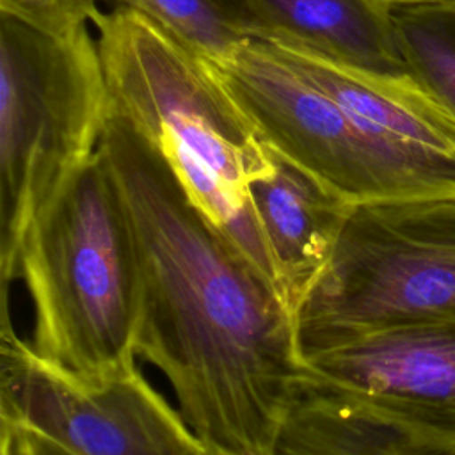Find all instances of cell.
I'll return each instance as SVG.
<instances>
[{
  "label": "cell",
  "mask_w": 455,
  "mask_h": 455,
  "mask_svg": "<svg viewBox=\"0 0 455 455\" xmlns=\"http://www.w3.org/2000/svg\"><path fill=\"white\" fill-rule=\"evenodd\" d=\"M98 149L135 236L137 355L167 379L178 412L208 450L272 455L304 371L293 311L164 155L112 110Z\"/></svg>",
  "instance_id": "6da1fadb"
},
{
  "label": "cell",
  "mask_w": 455,
  "mask_h": 455,
  "mask_svg": "<svg viewBox=\"0 0 455 455\" xmlns=\"http://www.w3.org/2000/svg\"><path fill=\"white\" fill-rule=\"evenodd\" d=\"M206 455H228V453H220V451H213V450H208Z\"/></svg>",
  "instance_id": "ac0fdd59"
},
{
  "label": "cell",
  "mask_w": 455,
  "mask_h": 455,
  "mask_svg": "<svg viewBox=\"0 0 455 455\" xmlns=\"http://www.w3.org/2000/svg\"><path fill=\"white\" fill-rule=\"evenodd\" d=\"M272 455H455V446L302 371Z\"/></svg>",
  "instance_id": "30bf717a"
},
{
  "label": "cell",
  "mask_w": 455,
  "mask_h": 455,
  "mask_svg": "<svg viewBox=\"0 0 455 455\" xmlns=\"http://www.w3.org/2000/svg\"><path fill=\"white\" fill-rule=\"evenodd\" d=\"M92 32L110 110L164 155L196 204L277 286L251 201L274 155L240 103L203 57L139 12L100 9Z\"/></svg>",
  "instance_id": "7a4b0ae2"
},
{
  "label": "cell",
  "mask_w": 455,
  "mask_h": 455,
  "mask_svg": "<svg viewBox=\"0 0 455 455\" xmlns=\"http://www.w3.org/2000/svg\"><path fill=\"white\" fill-rule=\"evenodd\" d=\"M411 73L455 114V4L393 9Z\"/></svg>",
  "instance_id": "5bb4252c"
},
{
  "label": "cell",
  "mask_w": 455,
  "mask_h": 455,
  "mask_svg": "<svg viewBox=\"0 0 455 455\" xmlns=\"http://www.w3.org/2000/svg\"><path fill=\"white\" fill-rule=\"evenodd\" d=\"M0 419L71 455H206L208 448L135 366L80 379L41 359L2 302Z\"/></svg>",
  "instance_id": "52a82bcc"
},
{
  "label": "cell",
  "mask_w": 455,
  "mask_h": 455,
  "mask_svg": "<svg viewBox=\"0 0 455 455\" xmlns=\"http://www.w3.org/2000/svg\"><path fill=\"white\" fill-rule=\"evenodd\" d=\"M0 455H71L50 439L23 427L2 421Z\"/></svg>",
  "instance_id": "2e32d148"
},
{
  "label": "cell",
  "mask_w": 455,
  "mask_h": 455,
  "mask_svg": "<svg viewBox=\"0 0 455 455\" xmlns=\"http://www.w3.org/2000/svg\"><path fill=\"white\" fill-rule=\"evenodd\" d=\"M32 304L30 348L80 379L135 366L139 268L132 220L100 149L32 215L2 284Z\"/></svg>",
  "instance_id": "3957f363"
},
{
  "label": "cell",
  "mask_w": 455,
  "mask_h": 455,
  "mask_svg": "<svg viewBox=\"0 0 455 455\" xmlns=\"http://www.w3.org/2000/svg\"><path fill=\"white\" fill-rule=\"evenodd\" d=\"M251 201L277 286L295 315L323 270L352 204L275 155L274 169L251 185Z\"/></svg>",
  "instance_id": "8fae6325"
},
{
  "label": "cell",
  "mask_w": 455,
  "mask_h": 455,
  "mask_svg": "<svg viewBox=\"0 0 455 455\" xmlns=\"http://www.w3.org/2000/svg\"><path fill=\"white\" fill-rule=\"evenodd\" d=\"M206 60V59H204ZM265 146L350 204L455 197V160L359 119L261 41L206 60Z\"/></svg>",
  "instance_id": "8992f818"
},
{
  "label": "cell",
  "mask_w": 455,
  "mask_h": 455,
  "mask_svg": "<svg viewBox=\"0 0 455 455\" xmlns=\"http://www.w3.org/2000/svg\"><path fill=\"white\" fill-rule=\"evenodd\" d=\"M380 5L387 7L389 11L400 7H421V5H444L455 4V0H377Z\"/></svg>",
  "instance_id": "e0dca14e"
},
{
  "label": "cell",
  "mask_w": 455,
  "mask_h": 455,
  "mask_svg": "<svg viewBox=\"0 0 455 455\" xmlns=\"http://www.w3.org/2000/svg\"><path fill=\"white\" fill-rule=\"evenodd\" d=\"M304 371L455 446V325L375 331L304 359Z\"/></svg>",
  "instance_id": "ba28073f"
},
{
  "label": "cell",
  "mask_w": 455,
  "mask_h": 455,
  "mask_svg": "<svg viewBox=\"0 0 455 455\" xmlns=\"http://www.w3.org/2000/svg\"><path fill=\"white\" fill-rule=\"evenodd\" d=\"M108 114L92 27L55 37L0 14V270L36 210L94 156Z\"/></svg>",
  "instance_id": "5b68a950"
},
{
  "label": "cell",
  "mask_w": 455,
  "mask_h": 455,
  "mask_svg": "<svg viewBox=\"0 0 455 455\" xmlns=\"http://www.w3.org/2000/svg\"><path fill=\"white\" fill-rule=\"evenodd\" d=\"M265 44L359 119L402 142L455 160V114L412 73H377L295 44Z\"/></svg>",
  "instance_id": "7c38bea8"
},
{
  "label": "cell",
  "mask_w": 455,
  "mask_h": 455,
  "mask_svg": "<svg viewBox=\"0 0 455 455\" xmlns=\"http://www.w3.org/2000/svg\"><path fill=\"white\" fill-rule=\"evenodd\" d=\"M455 325V197L352 204L295 311L302 363L375 331Z\"/></svg>",
  "instance_id": "277c9868"
},
{
  "label": "cell",
  "mask_w": 455,
  "mask_h": 455,
  "mask_svg": "<svg viewBox=\"0 0 455 455\" xmlns=\"http://www.w3.org/2000/svg\"><path fill=\"white\" fill-rule=\"evenodd\" d=\"M231 7L249 39L295 44L368 71L411 73L393 11L377 0H231Z\"/></svg>",
  "instance_id": "9c48e42d"
},
{
  "label": "cell",
  "mask_w": 455,
  "mask_h": 455,
  "mask_svg": "<svg viewBox=\"0 0 455 455\" xmlns=\"http://www.w3.org/2000/svg\"><path fill=\"white\" fill-rule=\"evenodd\" d=\"M100 9L98 0H0V14L55 37L91 28Z\"/></svg>",
  "instance_id": "9a60e30c"
},
{
  "label": "cell",
  "mask_w": 455,
  "mask_h": 455,
  "mask_svg": "<svg viewBox=\"0 0 455 455\" xmlns=\"http://www.w3.org/2000/svg\"><path fill=\"white\" fill-rule=\"evenodd\" d=\"M101 9L142 14L206 60L220 59L249 41L228 0H98Z\"/></svg>",
  "instance_id": "4fadbf2b"
}]
</instances>
